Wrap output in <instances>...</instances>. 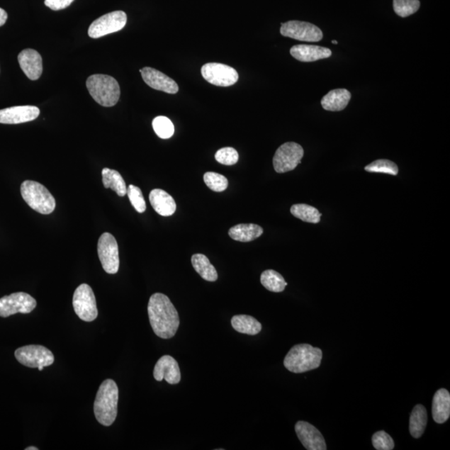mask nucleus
<instances>
[{"mask_svg": "<svg viewBox=\"0 0 450 450\" xmlns=\"http://www.w3.org/2000/svg\"><path fill=\"white\" fill-rule=\"evenodd\" d=\"M150 202L154 210L161 216H171L176 210V203L173 197L162 189H153L150 193Z\"/></svg>", "mask_w": 450, "mask_h": 450, "instance_id": "aec40b11", "label": "nucleus"}, {"mask_svg": "<svg viewBox=\"0 0 450 450\" xmlns=\"http://www.w3.org/2000/svg\"><path fill=\"white\" fill-rule=\"evenodd\" d=\"M140 74L144 81L154 89L171 94L179 91L177 83L157 69L145 67L140 69Z\"/></svg>", "mask_w": 450, "mask_h": 450, "instance_id": "dca6fc26", "label": "nucleus"}, {"mask_svg": "<svg viewBox=\"0 0 450 450\" xmlns=\"http://www.w3.org/2000/svg\"><path fill=\"white\" fill-rule=\"evenodd\" d=\"M40 113L36 106H14L0 110V124L18 125L36 120Z\"/></svg>", "mask_w": 450, "mask_h": 450, "instance_id": "4468645a", "label": "nucleus"}, {"mask_svg": "<svg viewBox=\"0 0 450 450\" xmlns=\"http://www.w3.org/2000/svg\"><path fill=\"white\" fill-rule=\"evenodd\" d=\"M37 302L28 293L18 292L0 298V316L3 318L21 313L30 314L35 309Z\"/></svg>", "mask_w": 450, "mask_h": 450, "instance_id": "9d476101", "label": "nucleus"}, {"mask_svg": "<svg viewBox=\"0 0 450 450\" xmlns=\"http://www.w3.org/2000/svg\"><path fill=\"white\" fill-rule=\"evenodd\" d=\"M393 7L398 16L405 18L419 11L420 2V0H394Z\"/></svg>", "mask_w": 450, "mask_h": 450, "instance_id": "7c9ffc66", "label": "nucleus"}, {"mask_svg": "<svg viewBox=\"0 0 450 450\" xmlns=\"http://www.w3.org/2000/svg\"><path fill=\"white\" fill-rule=\"evenodd\" d=\"M152 125L155 134L161 139L167 140L171 138L174 134L173 123L167 117H156L153 120Z\"/></svg>", "mask_w": 450, "mask_h": 450, "instance_id": "c756f323", "label": "nucleus"}, {"mask_svg": "<svg viewBox=\"0 0 450 450\" xmlns=\"http://www.w3.org/2000/svg\"><path fill=\"white\" fill-rule=\"evenodd\" d=\"M291 54L293 58L301 62H315L317 60L330 58L332 52L325 47L298 45L292 47Z\"/></svg>", "mask_w": 450, "mask_h": 450, "instance_id": "6ab92c4d", "label": "nucleus"}, {"mask_svg": "<svg viewBox=\"0 0 450 450\" xmlns=\"http://www.w3.org/2000/svg\"><path fill=\"white\" fill-rule=\"evenodd\" d=\"M74 312L80 320L92 322L98 317L96 298L92 288L87 283H82L75 290L73 296Z\"/></svg>", "mask_w": 450, "mask_h": 450, "instance_id": "0eeeda50", "label": "nucleus"}, {"mask_svg": "<svg viewBox=\"0 0 450 450\" xmlns=\"http://www.w3.org/2000/svg\"><path fill=\"white\" fill-rule=\"evenodd\" d=\"M364 169L369 173H383L391 175H397L399 168L396 164L388 159H378L367 165Z\"/></svg>", "mask_w": 450, "mask_h": 450, "instance_id": "2f4dec72", "label": "nucleus"}, {"mask_svg": "<svg viewBox=\"0 0 450 450\" xmlns=\"http://www.w3.org/2000/svg\"><path fill=\"white\" fill-rule=\"evenodd\" d=\"M372 443L374 449L377 450H392L395 448L394 440L385 431H378L373 434Z\"/></svg>", "mask_w": 450, "mask_h": 450, "instance_id": "f704fd0d", "label": "nucleus"}, {"mask_svg": "<svg viewBox=\"0 0 450 450\" xmlns=\"http://www.w3.org/2000/svg\"><path fill=\"white\" fill-rule=\"evenodd\" d=\"M103 186L106 189H111L118 196L124 197L127 194L126 184L121 174L116 170L103 169L102 170Z\"/></svg>", "mask_w": 450, "mask_h": 450, "instance_id": "bb28decb", "label": "nucleus"}, {"mask_svg": "<svg viewBox=\"0 0 450 450\" xmlns=\"http://www.w3.org/2000/svg\"><path fill=\"white\" fill-rule=\"evenodd\" d=\"M86 86L90 96L103 107L115 106L120 99V84L108 75H91L87 79Z\"/></svg>", "mask_w": 450, "mask_h": 450, "instance_id": "20e7f679", "label": "nucleus"}, {"mask_svg": "<svg viewBox=\"0 0 450 450\" xmlns=\"http://www.w3.org/2000/svg\"><path fill=\"white\" fill-rule=\"evenodd\" d=\"M14 355L23 366L33 369L38 368L40 371L55 362L53 353L42 345H26V347L18 348Z\"/></svg>", "mask_w": 450, "mask_h": 450, "instance_id": "423d86ee", "label": "nucleus"}, {"mask_svg": "<svg viewBox=\"0 0 450 450\" xmlns=\"http://www.w3.org/2000/svg\"><path fill=\"white\" fill-rule=\"evenodd\" d=\"M281 34L284 37L305 42H319L323 39V33L319 27L303 21H293L282 23Z\"/></svg>", "mask_w": 450, "mask_h": 450, "instance_id": "ddd939ff", "label": "nucleus"}, {"mask_svg": "<svg viewBox=\"0 0 450 450\" xmlns=\"http://www.w3.org/2000/svg\"><path fill=\"white\" fill-rule=\"evenodd\" d=\"M262 227L254 224L237 225L229 230V235L232 240L240 242H250L263 235Z\"/></svg>", "mask_w": 450, "mask_h": 450, "instance_id": "5701e85b", "label": "nucleus"}, {"mask_svg": "<svg viewBox=\"0 0 450 450\" xmlns=\"http://www.w3.org/2000/svg\"><path fill=\"white\" fill-rule=\"evenodd\" d=\"M296 432L298 439L308 450H326L325 440L314 425L298 421L296 424Z\"/></svg>", "mask_w": 450, "mask_h": 450, "instance_id": "2eb2a0df", "label": "nucleus"}, {"mask_svg": "<svg viewBox=\"0 0 450 450\" xmlns=\"http://www.w3.org/2000/svg\"><path fill=\"white\" fill-rule=\"evenodd\" d=\"M127 194L129 196L131 205L134 206L137 212L144 213L146 210V203L143 193L139 187L130 184L127 188Z\"/></svg>", "mask_w": 450, "mask_h": 450, "instance_id": "72a5a7b5", "label": "nucleus"}, {"mask_svg": "<svg viewBox=\"0 0 450 450\" xmlns=\"http://www.w3.org/2000/svg\"><path fill=\"white\" fill-rule=\"evenodd\" d=\"M215 159L221 164L234 165L239 161V154L234 148L225 147L217 151Z\"/></svg>", "mask_w": 450, "mask_h": 450, "instance_id": "c9c22d12", "label": "nucleus"}, {"mask_svg": "<svg viewBox=\"0 0 450 450\" xmlns=\"http://www.w3.org/2000/svg\"><path fill=\"white\" fill-rule=\"evenodd\" d=\"M427 423L428 415L425 407L422 405H416L410 418V432L412 437L415 439L422 437Z\"/></svg>", "mask_w": 450, "mask_h": 450, "instance_id": "393cba45", "label": "nucleus"}, {"mask_svg": "<svg viewBox=\"0 0 450 450\" xmlns=\"http://www.w3.org/2000/svg\"><path fill=\"white\" fill-rule=\"evenodd\" d=\"M154 377L159 382L165 380L170 385H177L181 381V373L176 360L170 355L161 357L155 364Z\"/></svg>", "mask_w": 450, "mask_h": 450, "instance_id": "f3484780", "label": "nucleus"}, {"mask_svg": "<svg viewBox=\"0 0 450 450\" xmlns=\"http://www.w3.org/2000/svg\"><path fill=\"white\" fill-rule=\"evenodd\" d=\"M201 74L203 79L216 86L229 87L239 79V74L229 65L219 63H208L203 66Z\"/></svg>", "mask_w": 450, "mask_h": 450, "instance_id": "f8f14e48", "label": "nucleus"}, {"mask_svg": "<svg viewBox=\"0 0 450 450\" xmlns=\"http://www.w3.org/2000/svg\"><path fill=\"white\" fill-rule=\"evenodd\" d=\"M231 325L240 334L257 335L262 330V325L250 315H235L231 320Z\"/></svg>", "mask_w": 450, "mask_h": 450, "instance_id": "b1692460", "label": "nucleus"}, {"mask_svg": "<svg viewBox=\"0 0 450 450\" xmlns=\"http://www.w3.org/2000/svg\"><path fill=\"white\" fill-rule=\"evenodd\" d=\"M192 265L196 271L206 281L215 282L218 279V273L210 260L205 254H196L191 258Z\"/></svg>", "mask_w": 450, "mask_h": 450, "instance_id": "a878e982", "label": "nucleus"}, {"mask_svg": "<svg viewBox=\"0 0 450 450\" xmlns=\"http://www.w3.org/2000/svg\"><path fill=\"white\" fill-rule=\"evenodd\" d=\"M291 214L302 221L318 224L320 222L321 213L316 208L305 205V203H298L293 205L291 208Z\"/></svg>", "mask_w": 450, "mask_h": 450, "instance_id": "c85d7f7f", "label": "nucleus"}, {"mask_svg": "<svg viewBox=\"0 0 450 450\" xmlns=\"http://www.w3.org/2000/svg\"><path fill=\"white\" fill-rule=\"evenodd\" d=\"M74 1V0H45V4L52 11H57L68 8Z\"/></svg>", "mask_w": 450, "mask_h": 450, "instance_id": "e433bc0d", "label": "nucleus"}, {"mask_svg": "<svg viewBox=\"0 0 450 450\" xmlns=\"http://www.w3.org/2000/svg\"><path fill=\"white\" fill-rule=\"evenodd\" d=\"M118 388L113 380L104 381L97 392L94 401V415L99 424L111 426L118 414Z\"/></svg>", "mask_w": 450, "mask_h": 450, "instance_id": "f03ea898", "label": "nucleus"}, {"mask_svg": "<svg viewBox=\"0 0 450 450\" xmlns=\"http://www.w3.org/2000/svg\"><path fill=\"white\" fill-rule=\"evenodd\" d=\"M322 357L323 353L320 349L307 344H297L288 351L284 358L283 364L292 373H305L318 369Z\"/></svg>", "mask_w": 450, "mask_h": 450, "instance_id": "7ed1b4c3", "label": "nucleus"}, {"mask_svg": "<svg viewBox=\"0 0 450 450\" xmlns=\"http://www.w3.org/2000/svg\"><path fill=\"white\" fill-rule=\"evenodd\" d=\"M98 254L102 267L108 274H115L120 269L117 241L110 233H103L98 242Z\"/></svg>", "mask_w": 450, "mask_h": 450, "instance_id": "9b49d317", "label": "nucleus"}, {"mask_svg": "<svg viewBox=\"0 0 450 450\" xmlns=\"http://www.w3.org/2000/svg\"><path fill=\"white\" fill-rule=\"evenodd\" d=\"M351 94L345 89L331 90L322 99L321 106L327 111H342L347 107Z\"/></svg>", "mask_w": 450, "mask_h": 450, "instance_id": "4be33fe9", "label": "nucleus"}, {"mask_svg": "<svg viewBox=\"0 0 450 450\" xmlns=\"http://www.w3.org/2000/svg\"><path fill=\"white\" fill-rule=\"evenodd\" d=\"M18 63L23 72L31 80L39 79L43 73L41 55L35 50L27 49L18 56Z\"/></svg>", "mask_w": 450, "mask_h": 450, "instance_id": "a211bd4d", "label": "nucleus"}, {"mask_svg": "<svg viewBox=\"0 0 450 450\" xmlns=\"http://www.w3.org/2000/svg\"><path fill=\"white\" fill-rule=\"evenodd\" d=\"M332 43H333V44H334V45H337V44H338V42H337V41H336V40H333V41H332Z\"/></svg>", "mask_w": 450, "mask_h": 450, "instance_id": "ea45409f", "label": "nucleus"}, {"mask_svg": "<svg viewBox=\"0 0 450 450\" xmlns=\"http://www.w3.org/2000/svg\"><path fill=\"white\" fill-rule=\"evenodd\" d=\"M304 156V149L295 142H288L282 145L276 150L274 156L273 164L274 170L279 174L292 171Z\"/></svg>", "mask_w": 450, "mask_h": 450, "instance_id": "6e6552de", "label": "nucleus"}, {"mask_svg": "<svg viewBox=\"0 0 450 450\" xmlns=\"http://www.w3.org/2000/svg\"><path fill=\"white\" fill-rule=\"evenodd\" d=\"M127 16L124 11H113L104 14L94 21L89 28L88 34L92 39H99L124 28Z\"/></svg>", "mask_w": 450, "mask_h": 450, "instance_id": "1a4fd4ad", "label": "nucleus"}, {"mask_svg": "<svg viewBox=\"0 0 450 450\" xmlns=\"http://www.w3.org/2000/svg\"><path fill=\"white\" fill-rule=\"evenodd\" d=\"M203 181L206 186L215 192H223L228 188V179L220 174L207 172L203 175Z\"/></svg>", "mask_w": 450, "mask_h": 450, "instance_id": "473e14b6", "label": "nucleus"}, {"mask_svg": "<svg viewBox=\"0 0 450 450\" xmlns=\"http://www.w3.org/2000/svg\"><path fill=\"white\" fill-rule=\"evenodd\" d=\"M26 450H39V449H38L37 447L31 446L26 448Z\"/></svg>", "mask_w": 450, "mask_h": 450, "instance_id": "58836bf2", "label": "nucleus"}, {"mask_svg": "<svg viewBox=\"0 0 450 450\" xmlns=\"http://www.w3.org/2000/svg\"><path fill=\"white\" fill-rule=\"evenodd\" d=\"M21 192L27 205L40 214L50 215L54 212L55 198L41 184L26 180L21 184Z\"/></svg>", "mask_w": 450, "mask_h": 450, "instance_id": "39448f33", "label": "nucleus"}, {"mask_svg": "<svg viewBox=\"0 0 450 450\" xmlns=\"http://www.w3.org/2000/svg\"><path fill=\"white\" fill-rule=\"evenodd\" d=\"M432 415L435 422L444 424L450 416V395L445 388H440L433 398Z\"/></svg>", "mask_w": 450, "mask_h": 450, "instance_id": "412c9836", "label": "nucleus"}, {"mask_svg": "<svg viewBox=\"0 0 450 450\" xmlns=\"http://www.w3.org/2000/svg\"><path fill=\"white\" fill-rule=\"evenodd\" d=\"M8 18V13L4 9L0 8V27L3 26L6 23Z\"/></svg>", "mask_w": 450, "mask_h": 450, "instance_id": "4c0bfd02", "label": "nucleus"}, {"mask_svg": "<svg viewBox=\"0 0 450 450\" xmlns=\"http://www.w3.org/2000/svg\"><path fill=\"white\" fill-rule=\"evenodd\" d=\"M260 282L266 290L274 293L283 292L288 284L281 274L273 269L265 270L260 276Z\"/></svg>", "mask_w": 450, "mask_h": 450, "instance_id": "cd10ccee", "label": "nucleus"}, {"mask_svg": "<svg viewBox=\"0 0 450 450\" xmlns=\"http://www.w3.org/2000/svg\"><path fill=\"white\" fill-rule=\"evenodd\" d=\"M150 325L158 337L169 339L174 337L179 326L178 311L168 296L155 293L148 305Z\"/></svg>", "mask_w": 450, "mask_h": 450, "instance_id": "f257e3e1", "label": "nucleus"}]
</instances>
